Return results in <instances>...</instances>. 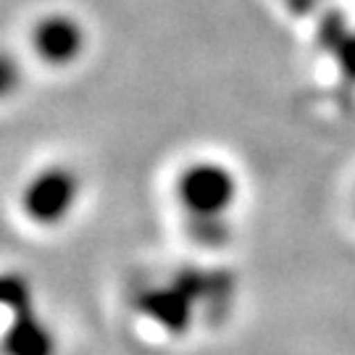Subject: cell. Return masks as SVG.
<instances>
[{
  "label": "cell",
  "mask_w": 355,
  "mask_h": 355,
  "mask_svg": "<svg viewBox=\"0 0 355 355\" xmlns=\"http://www.w3.org/2000/svg\"><path fill=\"white\" fill-rule=\"evenodd\" d=\"M174 195L187 221L227 218L240 198V179L221 161L198 158L182 166L174 182Z\"/></svg>",
  "instance_id": "6da1fadb"
},
{
  "label": "cell",
  "mask_w": 355,
  "mask_h": 355,
  "mask_svg": "<svg viewBox=\"0 0 355 355\" xmlns=\"http://www.w3.org/2000/svg\"><path fill=\"white\" fill-rule=\"evenodd\" d=\"M82 179L76 168L66 164H51L32 174L21 190V214L35 227H61L79 203Z\"/></svg>",
  "instance_id": "7a4b0ae2"
},
{
  "label": "cell",
  "mask_w": 355,
  "mask_h": 355,
  "mask_svg": "<svg viewBox=\"0 0 355 355\" xmlns=\"http://www.w3.org/2000/svg\"><path fill=\"white\" fill-rule=\"evenodd\" d=\"M137 305L153 324H158L161 329L174 334V337L190 331L192 321H195V311H198V303L177 279H171V284L148 287L145 292H140Z\"/></svg>",
  "instance_id": "3957f363"
},
{
  "label": "cell",
  "mask_w": 355,
  "mask_h": 355,
  "mask_svg": "<svg viewBox=\"0 0 355 355\" xmlns=\"http://www.w3.org/2000/svg\"><path fill=\"white\" fill-rule=\"evenodd\" d=\"M58 343L53 329L35 313V308L13 313L8 329L0 337L3 355H55Z\"/></svg>",
  "instance_id": "277c9868"
},
{
  "label": "cell",
  "mask_w": 355,
  "mask_h": 355,
  "mask_svg": "<svg viewBox=\"0 0 355 355\" xmlns=\"http://www.w3.org/2000/svg\"><path fill=\"white\" fill-rule=\"evenodd\" d=\"M32 42H35V53L45 64L64 66L71 64L82 53V29L66 16H53L40 21Z\"/></svg>",
  "instance_id": "5b68a950"
},
{
  "label": "cell",
  "mask_w": 355,
  "mask_h": 355,
  "mask_svg": "<svg viewBox=\"0 0 355 355\" xmlns=\"http://www.w3.org/2000/svg\"><path fill=\"white\" fill-rule=\"evenodd\" d=\"M0 308L21 313L32 308V284L21 274H0Z\"/></svg>",
  "instance_id": "8992f818"
},
{
  "label": "cell",
  "mask_w": 355,
  "mask_h": 355,
  "mask_svg": "<svg viewBox=\"0 0 355 355\" xmlns=\"http://www.w3.org/2000/svg\"><path fill=\"white\" fill-rule=\"evenodd\" d=\"M21 85V71L11 55L0 53V101H8Z\"/></svg>",
  "instance_id": "52a82bcc"
},
{
  "label": "cell",
  "mask_w": 355,
  "mask_h": 355,
  "mask_svg": "<svg viewBox=\"0 0 355 355\" xmlns=\"http://www.w3.org/2000/svg\"><path fill=\"white\" fill-rule=\"evenodd\" d=\"M337 58H340V66L343 71L350 79H355V35L345 37L340 45H337Z\"/></svg>",
  "instance_id": "ba28073f"
}]
</instances>
